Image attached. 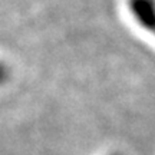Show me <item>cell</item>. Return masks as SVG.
Instances as JSON below:
<instances>
[{"label": "cell", "mask_w": 155, "mask_h": 155, "mask_svg": "<svg viewBox=\"0 0 155 155\" xmlns=\"http://www.w3.org/2000/svg\"><path fill=\"white\" fill-rule=\"evenodd\" d=\"M128 9L142 28L155 30V0H128Z\"/></svg>", "instance_id": "1"}, {"label": "cell", "mask_w": 155, "mask_h": 155, "mask_svg": "<svg viewBox=\"0 0 155 155\" xmlns=\"http://www.w3.org/2000/svg\"><path fill=\"white\" fill-rule=\"evenodd\" d=\"M10 78V69L3 61H0V86L6 85V82Z\"/></svg>", "instance_id": "2"}]
</instances>
